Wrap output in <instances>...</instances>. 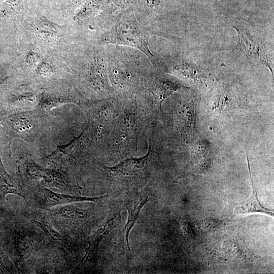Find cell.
Returning a JSON list of instances; mask_svg holds the SVG:
<instances>
[{
	"label": "cell",
	"instance_id": "6da1fadb",
	"mask_svg": "<svg viewBox=\"0 0 274 274\" xmlns=\"http://www.w3.org/2000/svg\"><path fill=\"white\" fill-rule=\"evenodd\" d=\"M164 34L141 25L132 13L124 14L113 22L101 38L102 43L134 48L143 53L154 65L159 62L150 49L149 38Z\"/></svg>",
	"mask_w": 274,
	"mask_h": 274
},
{
	"label": "cell",
	"instance_id": "7a4b0ae2",
	"mask_svg": "<svg viewBox=\"0 0 274 274\" xmlns=\"http://www.w3.org/2000/svg\"><path fill=\"white\" fill-rule=\"evenodd\" d=\"M121 219V217L120 212L115 214L89 237L88 241V247L81 263L84 260L96 255L100 242L111 231L116 228L119 225Z\"/></svg>",
	"mask_w": 274,
	"mask_h": 274
},
{
	"label": "cell",
	"instance_id": "3957f363",
	"mask_svg": "<svg viewBox=\"0 0 274 274\" xmlns=\"http://www.w3.org/2000/svg\"><path fill=\"white\" fill-rule=\"evenodd\" d=\"M247 161L251 180L252 194L248 200L241 203L235 207L234 213L236 214L244 215L253 213H261L273 216V210L264 207L258 199L256 188L254 185L251 177L250 166L248 157Z\"/></svg>",
	"mask_w": 274,
	"mask_h": 274
},
{
	"label": "cell",
	"instance_id": "277c9868",
	"mask_svg": "<svg viewBox=\"0 0 274 274\" xmlns=\"http://www.w3.org/2000/svg\"><path fill=\"white\" fill-rule=\"evenodd\" d=\"M148 200V198L146 195L139 194L130 200L126 206L128 213V217L124 226V232L125 241L129 251H130L128 239L129 232L135 223L142 209Z\"/></svg>",
	"mask_w": 274,
	"mask_h": 274
},
{
	"label": "cell",
	"instance_id": "5b68a950",
	"mask_svg": "<svg viewBox=\"0 0 274 274\" xmlns=\"http://www.w3.org/2000/svg\"><path fill=\"white\" fill-rule=\"evenodd\" d=\"M43 193L46 204L47 206L48 207H52L63 203L84 201H93L96 202L102 200L107 196V195H104L99 197H90L61 194L53 192L46 188H44Z\"/></svg>",
	"mask_w": 274,
	"mask_h": 274
},
{
	"label": "cell",
	"instance_id": "8992f818",
	"mask_svg": "<svg viewBox=\"0 0 274 274\" xmlns=\"http://www.w3.org/2000/svg\"><path fill=\"white\" fill-rule=\"evenodd\" d=\"M147 158V156L141 158L126 159L114 167L108 168L116 175H132L143 168Z\"/></svg>",
	"mask_w": 274,
	"mask_h": 274
},
{
	"label": "cell",
	"instance_id": "52a82bcc",
	"mask_svg": "<svg viewBox=\"0 0 274 274\" xmlns=\"http://www.w3.org/2000/svg\"><path fill=\"white\" fill-rule=\"evenodd\" d=\"M58 29L56 25L46 20H43L37 24V32L39 36L45 40H51L57 37Z\"/></svg>",
	"mask_w": 274,
	"mask_h": 274
},
{
	"label": "cell",
	"instance_id": "ba28073f",
	"mask_svg": "<svg viewBox=\"0 0 274 274\" xmlns=\"http://www.w3.org/2000/svg\"><path fill=\"white\" fill-rule=\"evenodd\" d=\"M35 221L43 229L50 239L58 244L62 245L63 244V238L58 232L44 222Z\"/></svg>",
	"mask_w": 274,
	"mask_h": 274
},
{
	"label": "cell",
	"instance_id": "9c48e42d",
	"mask_svg": "<svg viewBox=\"0 0 274 274\" xmlns=\"http://www.w3.org/2000/svg\"><path fill=\"white\" fill-rule=\"evenodd\" d=\"M39 60L38 56L34 53H29L27 57V61L29 64H36Z\"/></svg>",
	"mask_w": 274,
	"mask_h": 274
},
{
	"label": "cell",
	"instance_id": "30bf717a",
	"mask_svg": "<svg viewBox=\"0 0 274 274\" xmlns=\"http://www.w3.org/2000/svg\"><path fill=\"white\" fill-rule=\"evenodd\" d=\"M162 0H145L146 6L150 8L158 6Z\"/></svg>",
	"mask_w": 274,
	"mask_h": 274
}]
</instances>
